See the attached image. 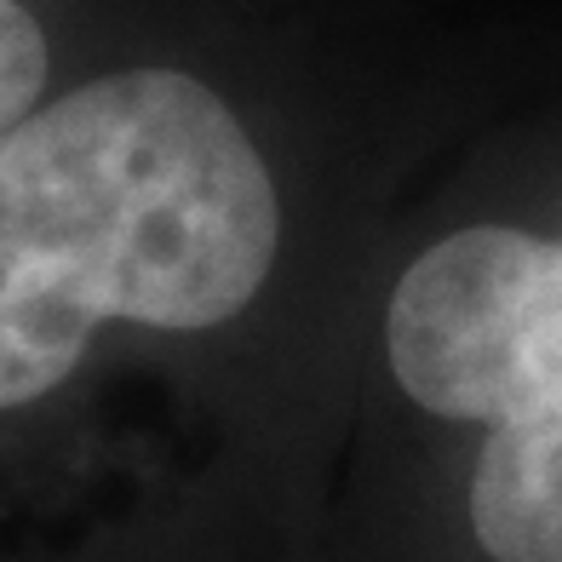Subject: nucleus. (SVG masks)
Wrapping results in <instances>:
<instances>
[{
	"mask_svg": "<svg viewBox=\"0 0 562 562\" xmlns=\"http://www.w3.org/2000/svg\"><path fill=\"white\" fill-rule=\"evenodd\" d=\"M46 75H53V46L41 12L30 0H0V133L46 104Z\"/></svg>",
	"mask_w": 562,
	"mask_h": 562,
	"instance_id": "obj_3",
	"label": "nucleus"
},
{
	"mask_svg": "<svg viewBox=\"0 0 562 562\" xmlns=\"http://www.w3.org/2000/svg\"><path fill=\"white\" fill-rule=\"evenodd\" d=\"M368 373L476 562H562V104L396 241Z\"/></svg>",
	"mask_w": 562,
	"mask_h": 562,
	"instance_id": "obj_2",
	"label": "nucleus"
},
{
	"mask_svg": "<svg viewBox=\"0 0 562 562\" xmlns=\"http://www.w3.org/2000/svg\"><path fill=\"white\" fill-rule=\"evenodd\" d=\"M293 252L270 138L207 75L126 64L0 133V414L41 402L104 327L224 334Z\"/></svg>",
	"mask_w": 562,
	"mask_h": 562,
	"instance_id": "obj_1",
	"label": "nucleus"
}]
</instances>
